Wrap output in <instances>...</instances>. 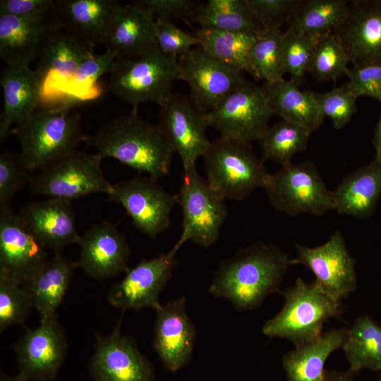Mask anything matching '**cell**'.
Here are the masks:
<instances>
[{
  "instance_id": "6da1fadb",
  "label": "cell",
  "mask_w": 381,
  "mask_h": 381,
  "mask_svg": "<svg viewBox=\"0 0 381 381\" xmlns=\"http://www.w3.org/2000/svg\"><path fill=\"white\" fill-rule=\"evenodd\" d=\"M289 262L279 247L256 242L219 265L209 292L228 300L238 310H253L267 296L279 291Z\"/></svg>"
},
{
  "instance_id": "7a4b0ae2",
  "label": "cell",
  "mask_w": 381,
  "mask_h": 381,
  "mask_svg": "<svg viewBox=\"0 0 381 381\" xmlns=\"http://www.w3.org/2000/svg\"><path fill=\"white\" fill-rule=\"evenodd\" d=\"M85 143L102 158H114L157 180L169 173L174 152L158 126L145 121L135 109L86 135Z\"/></svg>"
},
{
  "instance_id": "3957f363",
  "label": "cell",
  "mask_w": 381,
  "mask_h": 381,
  "mask_svg": "<svg viewBox=\"0 0 381 381\" xmlns=\"http://www.w3.org/2000/svg\"><path fill=\"white\" fill-rule=\"evenodd\" d=\"M72 107H40L10 134L20 144V157L32 173L75 151L86 135Z\"/></svg>"
},
{
  "instance_id": "277c9868",
  "label": "cell",
  "mask_w": 381,
  "mask_h": 381,
  "mask_svg": "<svg viewBox=\"0 0 381 381\" xmlns=\"http://www.w3.org/2000/svg\"><path fill=\"white\" fill-rule=\"evenodd\" d=\"M109 90L138 109L144 102L159 104L179 78L178 57L164 54L155 44L140 52L117 57L109 72Z\"/></svg>"
},
{
  "instance_id": "5b68a950",
  "label": "cell",
  "mask_w": 381,
  "mask_h": 381,
  "mask_svg": "<svg viewBox=\"0 0 381 381\" xmlns=\"http://www.w3.org/2000/svg\"><path fill=\"white\" fill-rule=\"evenodd\" d=\"M282 294V309L264 324L262 332L286 339L296 347L318 338L324 323L341 313L340 301L330 297L315 281L308 283L297 278L294 286Z\"/></svg>"
},
{
  "instance_id": "8992f818",
  "label": "cell",
  "mask_w": 381,
  "mask_h": 381,
  "mask_svg": "<svg viewBox=\"0 0 381 381\" xmlns=\"http://www.w3.org/2000/svg\"><path fill=\"white\" fill-rule=\"evenodd\" d=\"M207 181L225 200L241 201L263 188L270 173L250 143L220 136L202 156Z\"/></svg>"
},
{
  "instance_id": "52a82bcc",
  "label": "cell",
  "mask_w": 381,
  "mask_h": 381,
  "mask_svg": "<svg viewBox=\"0 0 381 381\" xmlns=\"http://www.w3.org/2000/svg\"><path fill=\"white\" fill-rule=\"evenodd\" d=\"M102 159L76 150L33 173L30 193L70 201L95 193L108 195L112 184L104 174Z\"/></svg>"
},
{
  "instance_id": "ba28073f",
  "label": "cell",
  "mask_w": 381,
  "mask_h": 381,
  "mask_svg": "<svg viewBox=\"0 0 381 381\" xmlns=\"http://www.w3.org/2000/svg\"><path fill=\"white\" fill-rule=\"evenodd\" d=\"M262 188L275 210L291 217L320 216L334 210L333 192L327 189L311 160L282 166L270 173Z\"/></svg>"
},
{
  "instance_id": "9c48e42d",
  "label": "cell",
  "mask_w": 381,
  "mask_h": 381,
  "mask_svg": "<svg viewBox=\"0 0 381 381\" xmlns=\"http://www.w3.org/2000/svg\"><path fill=\"white\" fill-rule=\"evenodd\" d=\"M177 195L183 215L182 231L171 250L176 254L187 241L204 248L213 245L228 215L226 200L200 176L196 168L183 171Z\"/></svg>"
},
{
  "instance_id": "30bf717a",
  "label": "cell",
  "mask_w": 381,
  "mask_h": 381,
  "mask_svg": "<svg viewBox=\"0 0 381 381\" xmlns=\"http://www.w3.org/2000/svg\"><path fill=\"white\" fill-rule=\"evenodd\" d=\"M273 114L263 88L248 81L207 112L210 126L220 136L249 143L260 140Z\"/></svg>"
},
{
  "instance_id": "8fae6325",
  "label": "cell",
  "mask_w": 381,
  "mask_h": 381,
  "mask_svg": "<svg viewBox=\"0 0 381 381\" xmlns=\"http://www.w3.org/2000/svg\"><path fill=\"white\" fill-rule=\"evenodd\" d=\"M108 197L125 209L138 230L153 238L169 227L172 210L178 204L177 194L167 191L157 179L147 175L112 184Z\"/></svg>"
},
{
  "instance_id": "7c38bea8",
  "label": "cell",
  "mask_w": 381,
  "mask_h": 381,
  "mask_svg": "<svg viewBox=\"0 0 381 381\" xmlns=\"http://www.w3.org/2000/svg\"><path fill=\"white\" fill-rule=\"evenodd\" d=\"M94 48L56 24L53 27L35 70L41 84L40 107L59 105L65 87L80 64L95 54Z\"/></svg>"
},
{
  "instance_id": "4fadbf2b",
  "label": "cell",
  "mask_w": 381,
  "mask_h": 381,
  "mask_svg": "<svg viewBox=\"0 0 381 381\" xmlns=\"http://www.w3.org/2000/svg\"><path fill=\"white\" fill-rule=\"evenodd\" d=\"M159 106L157 126L180 157L183 171L196 168L197 159L210 144L206 136L210 126L207 112L200 110L190 97L173 92Z\"/></svg>"
},
{
  "instance_id": "5bb4252c",
  "label": "cell",
  "mask_w": 381,
  "mask_h": 381,
  "mask_svg": "<svg viewBox=\"0 0 381 381\" xmlns=\"http://www.w3.org/2000/svg\"><path fill=\"white\" fill-rule=\"evenodd\" d=\"M179 78L186 81L190 98L201 111L213 109L226 95L246 80L243 71L194 47L178 58Z\"/></svg>"
},
{
  "instance_id": "9a60e30c",
  "label": "cell",
  "mask_w": 381,
  "mask_h": 381,
  "mask_svg": "<svg viewBox=\"0 0 381 381\" xmlns=\"http://www.w3.org/2000/svg\"><path fill=\"white\" fill-rule=\"evenodd\" d=\"M296 257L290 265H303L315 276V282L337 301L356 289L355 260L347 250L342 234L335 231L325 243L308 247L296 243Z\"/></svg>"
},
{
  "instance_id": "2e32d148",
  "label": "cell",
  "mask_w": 381,
  "mask_h": 381,
  "mask_svg": "<svg viewBox=\"0 0 381 381\" xmlns=\"http://www.w3.org/2000/svg\"><path fill=\"white\" fill-rule=\"evenodd\" d=\"M177 265L171 250L149 260H142L129 268L123 278L108 293L109 303L121 310L161 307L159 294L172 276Z\"/></svg>"
},
{
  "instance_id": "e0dca14e",
  "label": "cell",
  "mask_w": 381,
  "mask_h": 381,
  "mask_svg": "<svg viewBox=\"0 0 381 381\" xmlns=\"http://www.w3.org/2000/svg\"><path fill=\"white\" fill-rule=\"evenodd\" d=\"M19 373L28 380L51 381L56 377L67 352V341L56 315L28 329L16 342Z\"/></svg>"
},
{
  "instance_id": "ac0fdd59",
  "label": "cell",
  "mask_w": 381,
  "mask_h": 381,
  "mask_svg": "<svg viewBox=\"0 0 381 381\" xmlns=\"http://www.w3.org/2000/svg\"><path fill=\"white\" fill-rule=\"evenodd\" d=\"M99 337L89 370L94 381H155L152 366L134 340L121 332Z\"/></svg>"
},
{
  "instance_id": "d6986e66",
  "label": "cell",
  "mask_w": 381,
  "mask_h": 381,
  "mask_svg": "<svg viewBox=\"0 0 381 381\" xmlns=\"http://www.w3.org/2000/svg\"><path fill=\"white\" fill-rule=\"evenodd\" d=\"M47 260L45 248L19 214L0 207V273L24 284Z\"/></svg>"
},
{
  "instance_id": "ffe728a7",
  "label": "cell",
  "mask_w": 381,
  "mask_h": 381,
  "mask_svg": "<svg viewBox=\"0 0 381 381\" xmlns=\"http://www.w3.org/2000/svg\"><path fill=\"white\" fill-rule=\"evenodd\" d=\"M333 33L353 66L381 64V0L350 1L346 18Z\"/></svg>"
},
{
  "instance_id": "44dd1931",
  "label": "cell",
  "mask_w": 381,
  "mask_h": 381,
  "mask_svg": "<svg viewBox=\"0 0 381 381\" xmlns=\"http://www.w3.org/2000/svg\"><path fill=\"white\" fill-rule=\"evenodd\" d=\"M78 244L77 265L93 279H108L129 269L130 248L114 223L105 221L92 225L80 236Z\"/></svg>"
},
{
  "instance_id": "7402d4cb",
  "label": "cell",
  "mask_w": 381,
  "mask_h": 381,
  "mask_svg": "<svg viewBox=\"0 0 381 381\" xmlns=\"http://www.w3.org/2000/svg\"><path fill=\"white\" fill-rule=\"evenodd\" d=\"M195 341L196 329L187 314L184 296L156 310L153 346L167 369L176 372L185 365Z\"/></svg>"
},
{
  "instance_id": "603a6c76",
  "label": "cell",
  "mask_w": 381,
  "mask_h": 381,
  "mask_svg": "<svg viewBox=\"0 0 381 381\" xmlns=\"http://www.w3.org/2000/svg\"><path fill=\"white\" fill-rule=\"evenodd\" d=\"M23 222L45 248L56 253L80 239L70 200L48 198L25 204L18 213Z\"/></svg>"
},
{
  "instance_id": "cb8c5ba5",
  "label": "cell",
  "mask_w": 381,
  "mask_h": 381,
  "mask_svg": "<svg viewBox=\"0 0 381 381\" xmlns=\"http://www.w3.org/2000/svg\"><path fill=\"white\" fill-rule=\"evenodd\" d=\"M119 5L114 0H56L53 20L63 30L95 47L104 44Z\"/></svg>"
},
{
  "instance_id": "d4e9b609",
  "label": "cell",
  "mask_w": 381,
  "mask_h": 381,
  "mask_svg": "<svg viewBox=\"0 0 381 381\" xmlns=\"http://www.w3.org/2000/svg\"><path fill=\"white\" fill-rule=\"evenodd\" d=\"M3 110L0 140L10 135L12 126L30 117L40 106V78L30 66H7L1 72Z\"/></svg>"
},
{
  "instance_id": "484cf974",
  "label": "cell",
  "mask_w": 381,
  "mask_h": 381,
  "mask_svg": "<svg viewBox=\"0 0 381 381\" xmlns=\"http://www.w3.org/2000/svg\"><path fill=\"white\" fill-rule=\"evenodd\" d=\"M155 21L152 12L135 1L119 5L104 42L116 58L140 52L155 44Z\"/></svg>"
},
{
  "instance_id": "4316f807",
  "label": "cell",
  "mask_w": 381,
  "mask_h": 381,
  "mask_svg": "<svg viewBox=\"0 0 381 381\" xmlns=\"http://www.w3.org/2000/svg\"><path fill=\"white\" fill-rule=\"evenodd\" d=\"M54 20H32L0 14V56L7 66H29L38 58Z\"/></svg>"
},
{
  "instance_id": "83f0119b",
  "label": "cell",
  "mask_w": 381,
  "mask_h": 381,
  "mask_svg": "<svg viewBox=\"0 0 381 381\" xmlns=\"http://www.w3.org/2000/svg\"><path fill=\"white\" fill-rule=\"evenodd\" d=\"M77 267V262L56 253L23 284L39 314L40 322L56 315Z\"/></svg>"
},
{
  "instance_id": "f1b7e54d",
  "label": "cell",
  "mask_w": 381,
  "mask_h": 381,
  "mask_svg": "<svg viewBox=\"0 0 381 381\" xmlns=\"http://www.w3.org/2000/svg\"><path fill=\"white\" fill-rule=\"evenodd\" d=\"M333 192L334 210L357 219L373 215L381 195V162L374 159L345 176Z\"/></svg>"
},
{
  "instance_id": "f546056e",
  "label": "cell",
  "mask_w": 381,
  "mask_h": 381,
  "mask_svg": "<svg viewBox=\"0 0 381 381\" xmlns=\"http://www.w3.org/2000/svg\"><path fill=\"white\" fill-rule=\"evenodd\" d=\"M262 88L274 114L282 120L298 124L311 133L322 124L325 117L314 92L301 90L299 86L284 79L265 83Z\"/></svg>"
},
{
  "instance_id": "4dcf8cb0",
  "label": "cell",
  "mask_w": 381,
  "mask_h": 381,
  "mask_svg": "<svg viewBox=\"0 0 381 381\" xmlns=\"http://www.w3.org/2000/svg\"><path fill=\"white\" fill-rule=\"evenodd\" d=\"M346 336V329H330L284 355L282 363L288 381H324L325 361L342 347Z\"/></svg>"
},
{
  "instance_id": "1f68e13d",
  "label": "cell",
  "mask_w": 381,
  "mask_h": 381,
  "mask_svg": "<svg viewBox=\"0 0 381 381\" xmlns=\"http://www.w3.org/2000/svg\"><path fill=\"white\" fill-rule=\"evenodd\" d=\"M201 28L260 35L261 27L246 0H209L199 4L190 20Z\"/></svg>"
},
{
  "instance_id": "d6a6232c",
  "label": "cell",
  "mask_w": 381,
  "mask_h": 381,
  "mask_svg": "<svg viewBox=\"0 0 381 381\" xmlns=\"http://www.w3.org/2000/svg\"><path fill=\"white\" fill-rule=\"evenodd\" d=\"M347 0H298L285 32L319 37L333 32L346 16Z\"/></svg>"
},
{
  "instance_id": "836d02e7",
  "label": "cell",
  "mask_w": 381,
  "mask_h": 381,
  "mask_svg": "<svg viewBox=\"0 0 381 381\" xmlns=\"http://www.w3.org/2000/svg\"><path fill=\"white\" fill-rule=\"evenodd\" d=\"M261 35V34H260ZM260 35L199 28L195 36L199 47L219 61L258 78L250 59V50Z\"/></svg>"
},
{
  "instance_id": "e575fe53",
  "label": "cell",
  "mask_w": 381,
  "mask_h": 381,
  "mask_svg": "<svg viewBox=\"0 0 381 381\" xmlns=\"http://www.w3.org/2000/svg\"><path fill=\"white\" fill-rule=\"evenodd\" d=\"M342 349L351 372L381 370V326L369 316L359 317L346 329Z\"/></svg>"
},
{
  "instance_id": "d590c367",
  "label": "cell",
  "mask_w": 381,
  "mask_h": 381,
  "mask_svg": "<svg viewBox=\"0 0 381 381\" xmlns=\"http://www.w3.org/2000/svg\"><path fill=\"white\" fill-rule=\"evenodd\" d=\"M116 56L107 51L94 54L84 61L65 87L59 106L72 107L78 103L99 97L102 90L99 78L109 73Z\"/></svg>"
},
{
  "instance_id": "8d00e7d4",
  "label": "cell",
  "mask_w": 381,
  "mask_h": 381,
  "mask_svg": "<svg viewBox=\"0 0 381 381\" xmlns=\"http://www.w3.org/2000/svg\"><path fill=\"white\" fill-rule=\"evenodd\" d=\"M310 133L298 124L282 119L269 126L259 140L262 159L282 166L291 163V158L296 154L306 150Z\"/></svg>"
},
{
  "instance_id": "74e56055",
  "label": "cell",
  "mask_w": 381,
  "mask_h": 381,
  "mask_svg": "<svg viewBox=\"0 0 381 381\" xmlns=\"http://www.w3.org/2000/svg\"><path fill=\"white\" fill-rule=\"evenodd\" d=\"M284 32L281 29L265 30L250 50L251 64L258 79L273 83L284 79L286 71L284 59Z\"/></svg>"
},
{
  "instance_id": "f35d334b",
  "label": "cell",
  "mask_w": 381,
  "mask_h": 381,
  "mask_svg": "<svg viewBox=\"0 0 381 381\" xmlns=\"http://www.w3.org/2000/svg\"><path fill=\"white\" fill-rule=\"evenodd\" d=\"M350 59L339 39L329 32L320 36L313 47L308 71L320 81L335 82L346 75Z\"/></svg>"
},
{
  "instance_id": "ab89813d",
  "label": "cell",
  "mask_w": 381,
  "mask_h": 381,
  "mask_svg": "<svg viewBox=\"0 0 381 381\" xmlns=\"http://www.w3.org/2000/svg\"><path fill=\"white\" fill-rule=\"evenodd\" d=\"M8 276L0 273V330L23 325L33 308L28 293Z\"/></svg>"
},
{
  "instance_id": "60d3db41",
  "label": "cell",
  "mask_w": 381,
  "mask_h": 381,
  "mask_svg": "<svg viewBox=\"0 0 381 381\" xmlns=\"http://www.w3.org/2000/svg\"><path fill=\"white\" fill-rule=\"evenodd\" d=\"M318 39L317 37L306 34L284 32V59L286 71L289 73L290 80L298 86L304 82Z\"/></svg>"
},
{
  "instance_id": "b9f144b4",
  "label": "cell",
  "mask_w": 381,
  "mask_h": 381,
  "mask_svg": "<svg viewBox=\"0 0 381 381\" xmlns=\"http://www.w3.org/2000/svg\"><path fill=\"white\" fill-rule=\"evenodd\" d=\"M314 95L322 115L331 119L336 129L342 128L357 110L358 98L346 83L327 92H314Z\"/></svg>"
},
{
  "instance_id": "7bdbcfd3",
  "label": "cell",
  "mask_w": 381,
  "mask_h": 381,
  "mask_svg": "<svg viewBox=\"0 0 381 381\" xmlns=\"http://www.w3.org/2000/svg\"><path fill=\"white\" fill-rule=\"evenodd\" d=\"M32 174L23 164L19 153L6 150L0 155V207L8 206L26 185Z\"/></svg>"
},
{
  "instance_id": "ee69618b",
  "label": "cell",
  "mask_w": 381,
  "mask_h": 381,
  "mask_svg": "<svg viewBox=\"0 0 381 381\" xmlns=\"http://www.w3.org/2000/svg\"><path fill=\"white\" fill-rule=\"evenodd\" d=\"M155 44L164 54L179 58L199 46V40L171 21L156 19Z\"/></svg>"
},
{
  "instance_id": "f6af8a7d",
  "label": "cell",
  "mask_w": 381,
  "mask_h": 381,
  "mask_svg": "<svg viewBox=\"0 0 381 381\" xmlns=\"http://www.w3.org/2000/svg\"><path fill=\"white\" fill-rule=\"evenodd\" d=\"M298 0H246L264 30L287 24Z\"/></svg>"
},
{
  "instance_id": "bcb514c9",
  "label": "cell",
  "mask_w": 381,
  "mask_h": 381,
  "mask_svg": "<svg viewBox=\"0 0 381 381\" xmlns=\"http://www.w3.org/2000/svg\"><path fill=\"white\" fill-rule=\"evenodd\" d=\"M346 76V84L357 98L366 96L381 104V64L353 66Z\"/></svg>"
},
{
  "instance_id": "7dc6e473",
  "label": "cell",
  "mask_w": 381,
  "mask_h": 381,
  "mask_svg": "<svg viewBox=\"0 0 381 381\" xmlns=\"http://www.w3.org/2000/svg\"><path fill=\"white\" fill-rule=\"evenodd\" d=\"M56 0H1L0 14L32 20H52Z\"/></svg>"
},
{
  "instance_id": "c3c4849f",
  "label": "cell",
  "mask_w": 381,
  "mask_h": 381,
  "mask_svg": "<svg viewBox=\"0 0 381 381\" xmlns=\"http://www.w3.org/2000/svg\"><path fill=\"white\" fill-rule=\"evenodd\" d=\"M135 2L150 11L155 19L171 22L179 19L187 23H190L198 5L190 0H140Z\"/></svg>"
},
{
  "instance_id": "681fc988",
  "label": "cell",
  "mask_w": 381,
  "mask_h": 381,
  "mask_svg": "<svg viewBox=\"0 0 381 381\" xmlns=\"http://www.w3.org/2000/svg\"><path fill=\"white\" fill-rule=\"evenodd\" d=\"M353 373L330 371L326 372L324 381H353Z\"/></svg>"
},
{
  "instance_id": "f907efd6",
  "label": "cell",
  "mask_w": 381,
  "mask_h": 381,
  "mask_svg": "<svg viewBox=\"0 0 381 381\" xmlns=\"http://www.w3.org/2000/svg\"><path fill=\"white\" fill-rule=\"evenodd\" d=\"M373 144L375 150V159L381 162V114L375 126Z\"/></svg>"
},
{
  "instance_id": "816d5d0a",
  "label": "cell",
  "mask_w": 381,
  "mask_h": 381,
  "mask_svg": "<svg viewBox=\"0 0 381 381\" xmlns=\"http://www.w3.org/2000/svg\"><path fill=\"white\" fill-rule=\"evenodd\" d=\"M0 381H28V380L21 374L18 373L15 376L1 375Z\"/></svg>"
}]
</instances>
